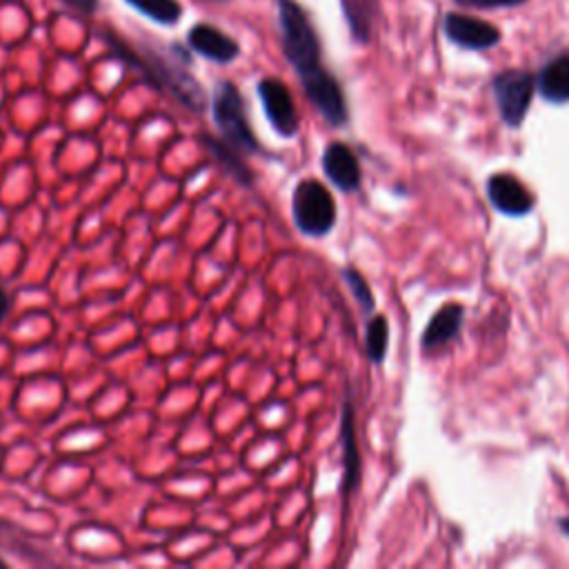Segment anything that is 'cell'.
Listing matches in <instances>:
<instances>
[{"label":"cell","instance_id":"9","mask_svg":"<svg viewBox=\"0 0 569 569\" xmlns=\"http://www.w3.org/2000/svg\"><path fill=\"white\" fill-rule=\"evenodd\" d=\"M187 42L193 51H198L200 56H204L213 62H231L240 53V47L231 36L222 33L220 29H216L211 24H202V22L191 27Z\"/></svg>","mask_w":569,"mask_h":569},{"label":"cell","instance_id":"7","mask_svg":"<svg viewBox=\"0 0 569 569\" xmlns=\"http://www.w3.org/2000/svg\"><path fill=\"white\" fill-rule=\"evenodd\" d=\"M487 196L491 204L507 216H525L533 207L531 193L518 178L509 173H493L487 182Z\"/></svg>","mask_w":569,"mask_h":569},{"label":"cell","instance_id":"15","mask_svg":"<svg viewBox=\"0 0 569 569\" xmlns=\"http://www.w3.org/2000/svg\"><path fill=\"white\" fill-rule=\"evenodd\" d=\"M127 2L158 24H176L182 16V7L178 0H127Z\"/></svg>","mask_w":569,"mask_h":569},{"label":"cell","instance_id":"2","mask_svg":"<svg viewBox=\"0 0 569 569\" xmlns=\"http://www.w3.org/2000/svg\"><path fill=\"white\" fill-rule=\"evenodd\" d=\"M211 113H213V122L218 124L222 138L233 149L244 151V153L258 151V142L249 127L242 96L233 82L222 80L216 84L213 100H211Z\"/></svg>","mask_w":569,"mask_h":569},{"label":"cell","instance_id":"16","mask_svg":"<svg viewBox=\"0 0 569 569\" xmlns=\"http://www.w3.org/2000/svg\"><path fill=\"white\" fill-rule=\"evenodd\" d=\"M387 345H389V327L385 316H373L367 325V338H365V347H367V356L373 362H382L385 353H387Z\"/></svg>","mask_w":569,"mask_h":569},{"label":"cell","instance_id":"21","mask_svg":"<svg viewBox=\"0 0 569 569\" xmlns=\"http://www.w3.org/2000/svg\"><path fill=\"white\" fill-rule=\"evenodd\" d=\"M560 525H562V529H565V531H567V533H569V522H567V520H562V522H560Z\"/></svg>","mask_w":569,"mask_h":569},{"label":"cell","instance_id":"4","mask_svg":"<svg viewBox=\"0 0 569 569\" xmlns=\"http://www.w3.org/2000/svg\"><path fill=\"white\" fill-rule=\"evenodd\" d=\"M536 80L522 69H507L493 78V96L498 102L500 118L509 127H518L531 104Z\"/></svg>","mask_w":569,"mask_h":569},{"label":"cell","instance_id":"17","mask_svg":"<svg viewBox=\"0 0 569 569\" xmlns=\"http://www.w3.org/2000/svg\"><path fill=\"white\" fill-rule=\"evenodd\" d=\"M345 280H347L351 293L356 296V300L360 302V307H362L365 311H371V309H373V296H371V289L367 287L365 278H362L356 269H347V271H345Z\"/></svg>","mask_w":569,"mask_h":569},{"label":"cell","instance_id":"13","mask_svg":"<svg viewBox=\"0 0 569 569\" xmlns=\"http://www.w3.org/2000/svg\"><path fill=\"white\" fill-rule=\"evenodd\" d=\"M342 445H345V482L342 491L347 493L358 485V473H360V462H358V447H356V436H353V422H351V405H345L342 411Z\"/></svg>","mask_w":569,"mask_h":569},{"label":"cell","instance_id":"19","mask_svg":"<svg viewBox=\"0 0 569 569\" xmlns=\"http://www.w3.org/2000/svg\"><path fill=\"white\" fill-rule=\"evenodd\" d=\"M73 9H80V11H84V13H91L93 9H96V4H98V0H67Z\"/></svg>","mask_w":569,"mask_h":569},{"label":"cell","instance_id":"20","mask_svg":"<svg viewBox=\"0 0 569 569\" xmlns=\"http://www.w3.org/2000/svg\"><path fill=\"white\" fill-rule=\"evenodd\" d=\"M7 311H9V298H7V293H4V289L0 287V322L4 320V316H7Z\"/></svg>","mask_w":569,"mask_h":569},{"label":"cell","instance_id":"18","mask_svg":"<svg viewBox=\"0 0 569 569\" xmlns=\"http://www.w3.org/2000/svg\"><path fill=\"white\" fill-rule=\"evenodd\" d=\"M456 2L473 9H500V7H518L527 0H456Z\"/></svg>","mask_w":569,"mask_h":569},{"label":"cell","instance_id":"11","mask_svg":"<svg viewBox=\"0 0 569 569\" xmlns=\"http://www.w3.org/2000/svg\"><path fill=\"white\" fill-rule=\"evenodd\" d=\"M536 84L545 100L553 104L569 102V56H558L549 60L538 73Z\"/></svg>","mask_w":569,"mask_h":569},{"label":"cell","instance_id":"22","mask_svg":"<svg viewBox=\"0 0 569 569\" xmlns=\"http://www.w3.org/2000/svg\"><path fill=\"white\" fill-rule=\"evenodd\" d=\"M211 2H224V0H211Z\"/></svg>","mask_w":569,"mask_h":569},{"label":"cell","instance_id":"14","mask_svg":"<svg viewBox=\"0 0 569 569\" xmlns=\"http://www.w3.org/2000/svg\"><path fill=\"white\" fill-rule=\"evenodd\" d=\"M204 144H207V149L213 153V158L216 160H220V164H222V169L227 171V173H231L238 182H242V184H251V171H249V167L238 158V149H233L227 140H216V138H211V136H204Z\"/></svg>","mask_w":569,"mask_h":569},{"label":"cell","instance_id":"3","mask_svg":"<svg viewBox=\"0 0 569 569\" xmlns=\"http://www.w3.org/2000/svg\"><path fill=\"white\" fill-rule=\"evenodd\" d=\"M291 213L296 227L307 236H325L336 224V202L318 180H300L293 189Z\"/></svg>","mask_w":569,"mask_h":569},{"label":"cell","instance_id":"1","mask_svg":"<svg viewBox=\"0 0 569 569\" xmlns=\"http://www.w3.org/2000/svg\"><path fill=\"white\" fill-rule=\"evenodd\" d=\"M278 22L282 51L296 69L307 98L331 127H342L349 120L347 100L338 80L322 64L320 40L307 13L296 0H278Z\"/></svg>","mask_w":569,"mask_h":569},{"label":"cell","instance_id":"6","mask_svg":"<svg viewBox=\"0 0 569 569\" xmlns=\"http://www.w3.org/2000/svg\"><path fill=\"white\" fill-rule=\"evenodd\" d=\"M442 31L453 44H458L462 49H471V51L491 49L502 38V33L493 24H489L480 18L465 16V13H453V11L445 16Z\"/></svg>","mask_w":569,"mask_h":569},{"label":"cell","instance_id":"10","mask_svg":"<svg viewBox=\"0 0 569 569\" xmlns=\"http://www.w3.org/2000/svg\"><path fill=\"white\" fill-rule=\"evenodd\" d=\"M462 327V307L460 305H447L438 309L429 322V327L422 333V349L433 351L451 342Z\"/></svg>","mask_w":569,"mask_h":569},{"label":"cell","instance_id":"12","mask_svg":"<svg viewBox=\"0 0 569 569\" xmlns=\"http://www.w3.org/2000/svg\"><path fill=\"white\" fill-rule=\"evenodd\" d=\"M353 40L367 42L378 18V0H340Z\"/></svg>","mask_w":569,"mask_h":569},{"label":"cell","instance_id":"8","mask_svg":"<svg viewBox=\"0 0 569 569\" xmlns=\"http://www.w3.org/2000/svg\"><path fill=\"white\" fill-rule=\"evenodd\" d=\"M322 171L342 191H356L360 187L358 158L345 142L327 144L322 151Z\"/></svg>","mask_w":569,"mask_h":569},{"label":"cell","instance_id":"5","mask_svg":"<svg viewBox=\"0 0 569 569\" xmlns=\"http://www.w3.org/2000/svg\"><path fill=\"white\" fill-rule=\"evenodd\" d=\"M258 98L262 102L264 116L276 133L282 138H291L298 133V111L287 84L278 78H264L258 82Z\"/></svg>","mask_w":569,"mask_h":569}]
</instances>
